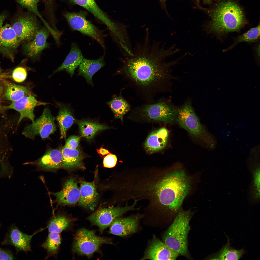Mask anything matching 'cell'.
Masks as SVG:
<instances>
[{
	"label": "cell",
	"mask_w": 260,
	"mask_h": 260,
	"mask_svg": "<svg viewBox=\"0 0 260 260\" xmlns=\"http://www.w3.org/2000/svg\"><path fill=\"white\" fill-rule=\"evenodd\" d=\"M61 150L63 158L62 168L67 170L74 169H85L83 163L84 156L79 150L77 149H71L63 147Z\"/></svg>",
	"instance_id": "25"
},
{
	"label": "cell",
	"mask_w": 260,
	"mask_h": 260,
	"mask_svg": "<svg viewBox=\"0 0 260 260\" xmlns=\"http://www.w3.org/2000/svg\"><path fill=\"white\" fill-rule=\"evenodd\" d=\"M50 193L55 197L53 202L61 206L75 205L78 202L80 197L79 188L73 178L67 180L64 182L60 191Z\"/></svg>",
	"instance_id": "14"
},
{
	"label": "cell",
	"mask_w": 260,
	"mask_h": 260,
	"mask_svg": "<svg viewBox=\"0 0 260 260\" xmlns=\"http://www.w3.org/2000/svg\"><path fill=\"white\" fill-rule=\"evenodd\" d=\"M167 130L162 128L151 133L145 141L144 146L147 152L154 153L160 150L165 147L168 140Z\"/></svg>",
	"instance_id": "22"
},
{
	"label": "cell",
	"mask_w": 260,
	"mask_h": 260,
	"mask_svg": "<svg viewBox=\"0 0 260 260\" xmlns=\"http://www.w3.org/2000/svg\"><path fill=\"white\" fill-rule=\"evenodd\" d=\"M176 119L181 127L187 131L193 138L202 142L208 143V136L190 102L187 101L178 109Z\"/></svg>",
	"instance_id": "7"
},
{
	"label": "cell",
	"mask_w": 260,
	"mask_h": 260,
	"mask_svg": "<svg viewBox=\"0 0 260 260\" xmlns=\"http://www.w3.org/2000/svg\"><path fill=\"white\" fill-rule=\"evenodd\" d=\"M116 156L113 154H109L106 156L103 160V165L105 167L112 168L114 167L117 162Z\"/></svg>",
	"instance_id": "37"
},
{
	"label": "cell",
	"mask_w": 260,
	"mask_h": 260,
	"mask_svg": "<svg viewBox=\"0 0 260 260\" xmlns=\"http://www.w3.org/2000/svg\"><path fill=\"white\" fill-rule=\"evenodd\" d=\"M253 186L255 191H256V194L255 197L258 198L260 197V169L257 168L254 169L253 172Z\"/></svg>",
	"instance_id": "36"
},
{
	"label": "cell",
	"mask_w": 260,
	"mask_h": 260,
	"mask_svg": "<svg viewBox=\"0 0 260 260\" xmlns=\"http://www.w3.org/2000/svg\"><path fill=\"white\" fill-rule=\"evenodd\" d=\"M208 12L211 20L205 27L208 32L220 35L237 31L245 23L241 9L237 4L233 2L221 3L214 9Z\"/></svg>",
	"instance_id": "3"
},
{
	"label": "cell",
	"mask_w": 260,
	"mask_h": 260,
	"mask_svg": "<svg viewBox=\"0 0 260 260\" xmlns=\"http://www.w3.org/2000/svg\"><path fill=\"white\" fill-rule=\"evenodd\" d=\"M9 74L8 72L0 74V81L10 77Z\"/></svg>",
	"instance_id": "42"
},
{
	"label": "cell",
	"mask_w": 260,
	"mask_h": 260,
	"mask_svg": "<svg viewBox=\"0 0 260 260\" xmlns=\"http://www.w3.org/2000/svg\"><path fill=\"white\" fill-rule=\"evenodd\" d=\"M87 12L82 11L78 12L65 11L63 13L72 30L78 31L91 37L105 49L104 38L106 35L87 19Z\"/></svg>",
	"instance_id": "8"
},
{
	"label": "cell",
	"mask_w": 260,
	"mask_h": 260,
	"mask_svg": "<svg viewBox=\"0 0 260 260\" xmlns=\"http://www.w3.org/2000/svg\"><path fill=\"white\" fill-rule=\"evenodd\" d=\"M73 221L69 216L62 212L58 213L48 222V231L49 232L60 233L68 228Z\"/></svg>",
	"instance_id": "27"
},
{
	"label": "cell",
	"mask_w": 260,
	"mask_h": 260,
	"mask_svg": "<svg viewBox=\"0 0 260 260\" xmlns=\"http://www.w3.org/2000/svg\"><path fill=\"white\" fill-rule=\"evenodd\" d=\"M245 252L243 248L238 250L232 247L228 238L226 244L209 258L212 260H238L242 257Z\"/></svg>",
	"instance_id": "29"
},
{
	"label": "cell",
	"mask_w": 260,
	"mask_h": 260,
	"mask_svg": "<svg viewBox=\"0 0 260 260\" xmlns=\"http://www.w3.org/2000/svg\"><path fill=\"white\" fill-rule=\"evenodd\" d=\"M44 4L46 6H51L54 4V0H43Z\"/></svg>",
	"instance_id": "43"
},
{
	"label": "cell",
	"mask_w": 260,
	"mask_h": 260,
	"mask_svg": "<svg viewBox=\"0 0 260 260\" xmlns=\"http://www.w3.org/2000/svg\"><path fill=\"white\" fill-rule=\"evenodd\" d=\"M104 244H113L111 239L98 236L94 231L82 228L75 234L72 251L74 253L90 258Z\"/></svg>",
	"instance_id": "6"
},
{
	"label": "cell",
	"mask_w": 260,
	"mask_h": 260,
	"mask_svg": "<svg viewBox=\"0 0 260 260\" xmlns=\"http://www.w3.org/2000/svg\"><path fill=\"white\" fill-rule=\"evenodd\" d=\"M197 2L199 3L200 1H202L204 3H210L211 0H196Z\"/></svg>",
	"instance_id": "44"
},
{
	"label": "cell",
	"mask_w": 260,
	"mask_h": 260,
	"mask_svg": "<svg viewBox=\"0 0 260 260\" xmlns=\"http://www.w3.org/2000/svg\"><path fill=\"white\" fill-rule=\"evenodd\" d=\"M16 258L12 252L7 249H3L0 247V260H15Z\"/></svg>",
	"instance_id": "39"
},
{
	"label": "cell",
	"mask_w": 260,
	"mask_h": 260,
	"mask_svg": "<svg viewBox=\"0 0 260 260\" xmlns=\"http://www.w3.org/2000/svg\"><path fill=\"white\" fill-rule=\"evenodd\" d=\"M179 255L154 235L142 260H173Z\"/></svg>",
	"instance_id": "16"
},
{
	"label": "cell",
	"mask_w": 260,
	"mask_h": 260,
	"mask_svg": "<svg viewBox=\"0 0 260 260\" xmlns=\"http://www.w3.org/2000/svg\"><path fill=\"white\" fill-rule=\"evenodd\" d=\"M120 174H119V175H120ZM119 179H118V180H119ZM118 196H119V195H118ZM119 199H120L119 198Z\"/></svg>",
	"instance_id": "45"
},
{
	"label": "cell",
	"mask_w": 260,
	"mask_h": 260,
	"mask_svg": "<svg viewBox=\"0 0 260 260\" xmlns=\"http://www.w3.org/2000/svg\"><path fill=\"white\" fill-rule=\"evenodd\" d=\"M138 226V221L136 218L131 217L115 219L110 225V234L123 237L134 233Z\"/></svg>",
	"instance_id": "21"
},
{
	"label": "cell",
	"mask_w": 260,
	"mask_h": 260,
	"mask_svg": "<svg viewBox=\"0 0 260 260\" xmlns=\"http://www.w3.org/2000/svg\"><path fill=\"white\" fill-rule=\"evenodd\" d=\"M70 4L83 7L91 13L102 23L105 25L111 33L115 31L118 26V23L110 19L108 15L99 7L95 0H66Z\"/></svg>",
	"instance_id": "17"
},
{
	"label": "cell",
	"mask_w": 260,
	"mask_h": 260,
	"mask_svg": "<svg viewBox=\"0 0 260 260\" xmlns=\"http://www.w3.org/2000/svg\"><path fill=\"white\" fill-rule=\"evenodd\" d=\"M98 153L100 155L104 156L109 153L108 150L103 148L102 147L97 150Z\"/></svg>",
	"instance_id": "41"
},
{
	"label": "cell",
	"mask_w": 260,
	"mask_h": 260,
	"mask_svg": "<svg viewBox=\"0 0 260 260\" xmlns=\"http://www.w3.org/2000/svg\"><path fill=\"white\" fill-rule=\"evenodd\" d=\"M77 123L81 136L89 140L98 131L109 128L105 125L85 121H78Z\"/></svg>",
	"instance_id": "32"
},
{
	"label": "cell",
	"mask_w": 260,
	"mask_h": 260,
	"mask_svg": "<svg viewBox=\"0 0 260 260\" xmlns=\"http://www.w3.org/2000/svg\"><path fill=\"white\" fill-rule=\"evenodd\" d=\"M12 77L15 82L20 83L26 79L27 72L26 69L22 67H19L15 69L12 72Z\"/></svg>",
	"instance_id": "35"
},
{
	"label": "cell",
	"mask_w": 260,
	"mask_h": 260,
	"mask_svg": "<svg viewBox=\"0 0 260 260\" xmlns=\"http://www.w3.org/2000/svg\"><path fill=\"white\" fill-rule=\"evenodd\" d=\"M105 65L104 55L96 59H88L83 57L78 67V75L84 77L88 83L93 86L92 76Z\"/></svg>",
	"instance_id": "26"
},
{
	"label": "cell",
	"mask_w": 260,
	"mask_h": 260,
	"mask_svg": "<svg viewBox=\"0 0 260 260\" xmlns=\"http://www.w3.org/2000/svg\"><path fill=\"white\" fill-rule=\"evenodd\" d=\"M80 139V137L78 136H71L67 139L64 147L71 149H76L78 146Z\"/></svg>",
	"instance_id": "38"
},
{
	"label": "cell",
	"mask_w": 260,
	"mask_h": 260,
	"mask_svg": "<svg viewBox=\"0 0 260 260\" xmlns=\"http://www.w3.org/2000/svg\"><path fill=\"white\" fill-rule=\"evenodd\" d=\"M107 104L113 112L115 117L120 119L122 122L124 116L130 109L129 103L121 94L118 96L115 95Z\"/></svg>",
	"instance_id": "30"
},
{
	"label": "cell",
	"mask_w": 260,
	"mask_h": 260,
	"mask_svg": "<svg viewBox=\"0 0 260 260\" xmlns=\"http://www.w3.org/2000/svg\"><path fill=\"white\" fill-rule=\"evenodd\" d=\"M260 25L250 29L237 38L234 45L241 42H252L256 41L260 39Z\"/></svg>",
	"instance_id": "33"
},
{
	"label": "cell",
	"mask_w": 260,
	"mask_h": 260,
	"mask_svg": "<svg viewBox=\"0 0 260 260\" xmlns=\"http://www.w3.org/2000/svg\"><path fill=\"white\" fill-rule=\"evenodd\" d=\"M46 104V103L38 101L34 96H27L17 101L12 102L8 106L3 107V110L12 109L18 112L20 114L18 122V124L25 117L28 118L32 122H33L35 117L33 113L35 107L37 106Z\"/></svg>",
	"instance_id": "18"
},
{
	"label": "cell",
	"mask_w": 260,
	"mask_h": 260,
	"mask_svg": "<svg viewBox=\"0 0 260 260\" xmlns=\"http://www.w3.org/2000/svg\"><path fill=\"white\" fill-rule=\"evenodd\" d=\"M176 52L173 46L165 48L158 42L150 43L146 37L144 41L125 56L117 73L122 76L133 89L137 96L145 103L154 101L156 95L163 91L169 76L171 66L179 59L166 61Z\"/></svg>",
	"instance_id": "1"
},
{
	"label": "cell",
	"mask_w": 260,
	"mask_h": 260,
	"mask_svg": "<svg viewBox=\"0 0 260 260\" xmlns=\"http://www.w3.org/2000/svg\"><path fill=\"white\" fill-rule=\"evenodd\" d=\"M4 79L2 80L3 88L2 98L11 101H17L27 96L34 95L25 86L18 85Z\"/></svg>",
	"instance_id": "24"
},
{
	"label": "cell",
	"mask_w": 260,
	"mask_h": 260,
	"mask_svg": "<svg viewBox=\"0 0 260 260\" xmlns=\"http://www.w3.org/2000/svg\"><path fill=\"white\" fill-rule=\"evenodd\" d=\"M55 120V118L50 110L46 108L39 118L25 127L22 134L26 137L31 139H34L37 135L42 139L47 138L56 130Z\"/></svg>",
	"instance_id": "11"
},
{
	"label": "cell",
	"mask_w": 260,
	"mask_h": 260,
	"mask_svg": "<svg viewBox=\"0 0 260 260\" xmlns=\"http://www.w3.org/2000/svg\"><path fill=\"white\" fill-rule=\"evenodd\" d=\"M160 0V1H165L166 0Z\"/></svg>",
	"instance_id": "46"
},
{
	"label": "cell",
	"mask_w": 260,
	"mask_h": 260,
	"mask_svg": "<svg viewBox=\"0 0 260 260\" xmlns=\"http://www.w3.org/2000/svg\"><path fill=\"white\" fill-rule=\"evenodd\" d=\"M21 42L11 25L6 24L0 29V53L13 61Z\"/></svg>",
	"instance_id": "15"
},
{
	"label": "cell",
	"mask_w": 260,
	"mask_h": 260,
	"mask_svg": "<svg viewBox=\"0 0 260 260\" xmlns=\"http://www.w3.org/2000/svg\"><path fill=\"white\" fill-rule=\"evenodd\" d=\"M191 218L189 211H181L178 214L163 237V242L179 255L189 258L187 237L190 229Z\"/></svg>",
	"instance_id": "4"
},
{
	"label": "cell",
	"mask_w": 260,
	"mask_h": 260,
	"mask_svg": "<svg viewBox=\"0 0 260 260\" xmlns=\"http://www.w3.org/2000/svg\"><path fill=\"white\" fill-rule=\"evenodd\" d=\"M49 31L46 26L41 28L32 39L24 43L22 46L24 54L32 60L38 59L42 51L49 46L47 40Z\"/></svg>",
	"instance_id": "13"
},
{
	"label": "cell",
	"mask_w": 260,
	"mask_h": 260,
	"mask_svg": "<svg viewBox=\"0 0 260 260\" xmlns=\"http://www.w3.org/2000/svg\"><path fill=\"white\" fill-rule=\"evenodd\" d=\"M7 15L6 14L2 13L0 14V29L2 26L4 22L6 19Z\"/></svg>",
	"instance_id": "40"
},
{
	"label": "cell",
	"mask_w": 260,
	"mask_h": 260,
	"mask_svg": "<svg viewBox=\"0 0 260 260\" xmlns=\"http://www.w3.org/2000/svg\"><path fill=\"white\" fill-rule=\"evenodd\" d=\"M44 229V228L41 229L33 234L29 235L22 232L15 224L13 223L8 228L1 244L2 245L13 246L16 249L17 253L21 251L27 253L31 251V241L33 237Z\"/></svg>",
	"instance_id": "12"
},
{
	"label": "cell",
	"mask_w": 260,
	"mask_h": 260,
	"mask_svg": "<svg viewBox=\"0 0 260 260\" xmlns=\"http://www.w3.org/2000/svg\"><path fill=\"white\" fill-rule=\"evenodd\" d=\"M178 109L163 100L155 101L136 107L131 111L132 115L149 121L171 123L176 119Z\"/></svg>",
	"instance_id": "5"
},
{
	"label": "cell",
	"mask_w": 260,
	"mask_h": 260,
	"mask_svg": "<svg viewBox=\"0 0 260 260\" xmlns=\"http://www.w3.org/2000/svg\"><path fill=\"white\" fill-rule=\"evenodd\" d=\"M83 57L78 45L75 43H72L69 53L61 65L54 71V73L65 70L72 76Z\"/></svg>",
	"instance_id": "23"
},
{
	"label": "cell",
	"mask_w": 260,
	"mask_h": 260,
	"mask_svg": "<svg viewBox=\"0 0 260 260\" xmlns=\"http://www.w3.org/2000/svg\"><path fill=\"white\" fill-rule=\"evenodd\" d=\"M138 202L134 200L131 205H128L127 202L123 207L119 206L100 209L88 216L87 219L93 224L97 226L100 232L102 233L116 219L128 212L139 210L140 208H135Z\"/></svg>",
	"instance_id": "9"
},
{
	"label": "cell",
	"mask_w": 260,
	"mask_h": 260,
	"mask_svg": "<svg viewBox=\"0 0 260 260\" xmlns=\"http://www.w3.org/2000/svg\"><path fill=\"white\" fill-rule=\"evenodd\" d=\"M40 0H17V2L22 7L26 8L39 17L45 25L48 23L43 18L38 8V4Z\"/></svg>",
	"instance_id": "34"
},
{
	"label": "cell",
	"mask_w": 260,
	"mask_h": 260,
	"mask_svg": "<svg viewBox=\"0 0 260 260\" xmlns=\"http://www.w3.org/2000/svg\"><path fill=\"white\" fill-rule=\"evenodd\" d=\"M37 17L28 11L21 12L15 18L11 26L21 43L32 39L41 28Z\"/></svg>",
	"instance_id": "10"
},
{
	"label": "cell",
	"mask_w": 260,
	"mask_h": 260,
	"mask_svg": "<svg viewBox=\"0 0 260 260\" xmlns=\"http://www.w3.org/2000/svg\"><path fill=\"white\" fill-rule=\"evenodd\" d=\"M62 162L61 150L52 149L47 151L41 157L30 164L42 170L55 171L62 168Z\"/></svg>",
	"instance_id": "19"
},
{
	"label": "cell",
	"mask_w": 260,
	"mask_h": 260,
	"mask_svg": "<svg viewBox=\"0 0 260 260\" xmlns=\"http://www.w3.org/2000/svg\"><path fill=\"white\" fill-rule=\"evenodd\" d=\"M79 188V204L84 208L93 211L97 206L98 197L95 181L91 182L82 181Z\"/></svg>",
	"instance_id": "20"
},
{
	"label": "cell",
	"mask_w": 260,
	"mask_h": 260,
	"mask_svg": "<svg viewBox=\"0 0 260 260\" xmlns=\"http://www.w3.org/2000/svg\"><path fill=\"white\" fill-rule=\"evenodd\" d=\"M1 223H0V227H1Z\"/></svg>",
	"instance_id": "47"
},
{
	"label": "cell",
	"mask_w": 260,
	"mask_h": 260,
	"mask_svg": "<svg viewBox=\"0 0 260 260\" xmlns=\"http://www.w3.org/2000/svg\"><path fill=\"white\" fill-rule=\"evenodd\" d=\"M190 188V181L180 169L169 172L155 167L135 168L130 176L127 186L130 199L148 201L145 208L154 213L164 208L177 212Z\"/></svg>",
	"instance_id": "2"
},
{
	"label": "cell",
	"mask_w": 260,
	"mask_h": 260,
	"mask_svg": "<svg viewBox=\"0 0 260 260\" xmlns=\"http://www.w3.org/2000/svg\"><path fill=\"white\" fill-rule=\"evenodd\" d=\"M56 120L60 130V139L65 138L67 130L74 120L71 110L66 106H62L59 108Z\"/></svg>",
	"instance_id": "28"
},
{
	"label": "cell",
	"mask_w": 260,
	"mask_h": 260,
	"mask_svg": "<svg viewBox=\"0 0 260 260\" xmlns=\"http://www.w3.org/2000/svg\"><path fill=\"white\" fill-rule=\"evenodd\" d=\"M61 238L60 233L49 232L46 239L41 245V246L46 251L47 259L51 256L56 257L58 254L61 242Z\"/></svg>",
	"instance_id": "31"
}]
</instances>
